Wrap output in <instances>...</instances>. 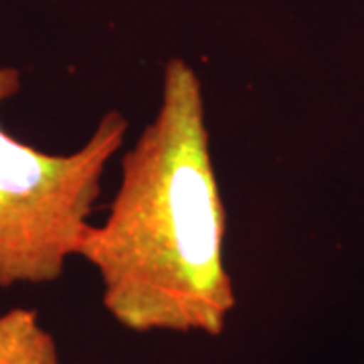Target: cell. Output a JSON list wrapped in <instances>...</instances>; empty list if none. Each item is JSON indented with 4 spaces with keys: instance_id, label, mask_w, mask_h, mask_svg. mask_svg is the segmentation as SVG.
Here are the masks:
<instances>
[{
    "instance_id": "obj_1",
    "label": "cell",
    "mask_w": 364,
    "mask_h": 364,
    "mask_svg": "<svg viewBox=\"0 0 364 364\" xmlns=\"http://www.w3.org/2000/svg\"><path fill=\"white\" fill-rule=\"evenodd\" d=\"M225 233L203 83L170 59L156 116L122 158L107 219L90 225L77 257L95 267L122 328L221 336L237 306Z\"/></svg>"
},
{
    "instance_id": "obj_3",
    "label": "cell",
    "mask_w": 364,
    "mask_h": 364,
    "mask_svg": "<svg viewBox=\"0 0 364 364\" xmlns=\"http://www.w3.org/2000/svg\"><path fill=\"white\" fill-rule=\"evenodd\" d=\"M0 364H63L57 340L37 310L13 308L0 314Z\"/></svg>"
},
{
    "instance_id": "obj_2",
    "label": "cell",
    "mask_w": 364,
    "mask_h": 364,
    "mask_svg": "<svg viewBox=\"0 0 364 364\" xmlns=\"http://www.w3.org/2000/svg\"><path fill=\"white\" fill-rule=\"evenodd\" d=\"M18 90V71L0 67V104ZM126 134L128 119L112 109L75 152L49 154L0 126V289L51 284L63 275Z\"/></svg>"
}]
</instances>
